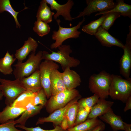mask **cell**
<instances>
[{
  "instance_id": "cell-34",
  "label": "cell",
  "mask_w": 131,
  "mask_h": 131,
  "mask_svg": "<svg viewBox=\"0 0 131 131\" xmlns=\"http://www.w3.org/2000/svg\"><path fill=\"white\" fill-rule=\"evenodd\" d=\"M90 111L83 108L79 107L74 126L85 121L87 118Z\"/></svg>"
},
{
  "instance_id": "cell-30",
  "label": "cell",
  "mask_w": 131,
  "mask_h": 131,
  "mask_svg": "<svg viewBox=\"0 0 131 131\" xmlns=\"http://www.w3.org/2000/svg\"><path fill=\"white\" fill-rule=\"evenodd\" d=\"M99 98L95 94L92 96L83 98L78 101L79 107L90 111L91 108L98 101Z\"/></svg>"
},
{
  "instance_id": "cell-15",
  "label": "cell",
  "mask_w": 131,
  "mask_h": 131,
  "mask_svg": "<svg viewBox=\"0 0 131 131\" xmlns=\"http://www.w3.org/2000/svg\"><path fill=\"white\" fill-rule=\"evenodd\" d=\"M63 80L66 89L72 90L80 85L81 82L80 76L75 71L67 68L62 72Z\"/></svg>"
},
{
  "instance_id": "cell-26",
  "label": "cell",
  "mask_w": 131,
  "mask_h": 131,
  "mask_svg": "<svg viewBox=\"0 0 131 131\" xmlns=\"http://www.w3.org/2000/svg\"><path fill=\"white\" fill-rule=\"evenodd\" d=\"M103 123L97 118L87 119L83 123L68 129L67 131H88Z\"/></svg>"
},
{
  "instance_id": "cell-24",
  "label": "cell",
  "mask_w": 131,
  "mask_h": 131,
  "mask_svg": "<svg viewBox=\"0 0 131 131\" xmlns=\"http://www.w3.org/2000/svg\"><path fill=\"white\" fill-rule=\"evenodd\" d=\"M115 6L111 10L106 11L99 12L95 15L97 16L112 12H117L120 13L121 16L129 17L131 19V5L125 3L123 0H116Z\"/></svg>"
},
{
  "instance_id": "cell-25",
  "label": "cell",
  "mask_w": 131,
  "mask_h": 131,
  "mask_svg": "<svg viewBox=\"0 0 131 131\" xmlns=\"http://www.w3.org/2000/svg\"><path fill=\"white\" fill-rule=\"evenodd\" d=\"M16 60L13 54L11 55L7 51L0 59V72L4 75L12 74L13 71L12 65Z\"/></svg>"
},
{
  "instance_id": "cell-1",
  "label": "cell",
  "mask_w": 131,
  "mask_h": 131,
  "mask_svg": "<svg viewBox=\"0 0 131 131\" xmlns=\"http://www.w3.org/2000/svg\"><path fill=\"white\" fill-rule=\"evenodd\" d=\"M58 48L57 52L52 51L51 53L45 51H42V59L58 63L64 71L66 68L75 67L80 64L78 59L71 57L72 51L69 45H62Z\"/></svg>"
},
{
  "instance_id": "cell-2",
  "label": "cell",
  "mask_w": 131,
  "mask_h": 131,
  "mask_svg": "<svg viewBox=\"0 0 131 131\" xmlns=\"http://www.w3.org/2000/svg\"><path fill=\"white\" fill-rule=\"evenodd\" d=\"M111 74L105 71L90 76L89 87L90 91L99 98H107L109 95Z\"/></svg>"
},
{
  "instance_id": "cell-23",
  "label": "cell",
  "mask_w": 131,
  "mask_h": 131,
  "mask_svg": "<svg viewBox=\"0 0 131 131\" xmlns=\"http://www.w3.org/2000/svg\"><path fill=\"white\" fill-rule=\"evenodd\" d=\"M44 106L41 105L35 106L30 105L21 114L20 117L15 120L16 124L19 123L22 126H25L27 120L30 118L38 114Z\"/></svg>"
},
{
  "instance_id": "cell-11",
  "label": "cell",
  "mask_w": 131,
  "mask_h": 131,
  "mask_svg": "<svg viewBox=\"0 0 131 131\" xmlns=\"http://www.w3.org/2000/svg\"><path fill=\"white\" fill-rule=\"evenodd\" d=\"M81 97V96L72 100L65 106L55 110L48 117L39 118L36 124H42L45 122H51L55 126L57 125L60 126L68 108L73 104L78 101Z\"/></svg>"
},
{
  "instance_id": "cell-40",
  "label": "cell",
  "mask_w": 131,
  "mask_h": 131,
  "mask_svg": "<svg viewBox=\"0 0 131 131\" xmlns=\"http://www.w3.org/2000/svg\"><path fill=\"white\" fill-rule=\"evenodd\" d=\"M124 130L125 131H131V124L123 122Z\"/></svg>"
},
{
  "instance_id": "cell-39",
  "label": "cell",
  "mask_w": 131,
  "mask_h": 131,
  "mask_svg": "<svg viewBox=\"0 0 131 131\" xmlns=\"http://www.w3.org/2000/svg\"><path fill=\"white\" fill-rule=\"evenodd\" d=\"M125 103L126 105L123 110L125 112L131 109V96L128 98Z\"/></svg>"
},
{
  "instance_id": "cell-20",
  "label": "cell",
  "mask_w": 131,
  "mask_h": 131,
  "mask_svg": "<svg viewBox=\"0 0 131 131\" xmlns=\"http://www.w3.org/2000/svg\"><path fill=\"white\" fill-rule=\"evenodd\" d=\"M35 95V92L26 90L18 96L11 106L26 109L30 105H33Z\"/></svg>"
},
{
  "instance_id": "cell-32",
  "label": "cell",
  "mask_w": 131,
  "mask_h": 131,
  "mask_svg": "<svg viewBox=\"0 0 131 131\" xmlns=\"http://www.w3.org/2000/svg\"><path fill=\"white\" fill-rule=\"evenodd\" d=\"M108 13V15L104 19L101 27L108 31L113 25L114 22L117 18L121 16L120 13L117 12H112Z\"/></svg>"
},
{
  "instance_id": "cell-10",
  "label": "cell",
  "mask_w": 131,
  "mask_h": 131,
  "mask_svg": "<svg viewBox=\"0 0 131 131\" xmlns=\"http://www.w3.org/2000/svg\"><path fill=\"white\" fill-rule=\"evenodd\" d=\"M127 34L126 43L123 49V54L120 59V72L125 79L130 78L131 68V25Z\"/></svg>"
},
{
  "instance_id": "cell-37",
  "label": "cell",
  "mask_w": 131,
  "mask_h": 131,
  "mask_svg": "<svg viewBox=\"0 0 131 131\" xmlns=\"http://www.w3.org/2000/svg\"><path fill=\"white\" fill-rule=\"evenodd\" d=\"M60 126L64 130H66L68 129V121L65 115L61 122Z\"/></svg>"
},
{
  "instance_id": "cell-16",
  "label": "cell",
  "mask_w": 131,
  "mask_h": 131,
  "mask_svg": "<svg viewBox=\"0 0 131 131\" xmlns=\"http://www.w3.org/2000/svg\"><path fill=\"white\" fill-rule=\"evenodd\" d=\"M98 117L101 120L109 124L114 131L124 130L123 121L121 117L116 115L111 108Z\"/></svg>"
},
{
  "instance_id": "cell-29",
  "label": "cell",
  "mask_w": 131,
  "mask_h": 131,
  "mask_svg": "<svg viewBox=\"0 0 131 131\" xmlns=\"http://www.w3.org/2000/svg\"><path fill=\"white\" fill-rule=\"evenodd\" d=\"M78 108V101H77L71 105L66 111L65 115L68 120V129L74 126Z\"/></svg>"
},
{
  "instance_id": "cell-22",
  "label": "cell",
  "mask_w": 131,
  "mask_h": 131,
  "mask_svg": "<svg viewBox=\"0 0 131 131\" xmlns=\"http://www.w3.org/2000/svg\"><path fill=\"white\" fill-rule=\"evenodd\" d=\"M45 0L41 1L37 12V20H40L48 23L52 21V17L55 14L52 12L50 8L48 5Z\"/></svg>"
},
{
  "instance_id": "cell-33",
  "label": "cell",
  "mask_w": 131,
  "mask_h": 131,
  "mask_svg": "<svg viewBox=\"0 0 131 131\" xmlns=\"http://www.w3.org/2000/svg\"><path fill=\"white\" fill-rule=\"evenodd\" d=\"M47 98L45 91L42 88L35 92L33 105L35 106L41 105L45 106L47 102Z\"/></svg>"
},
{
  "instance_id": "cell-36",
  "label": "cell",
  "mask_w": 131,
  "mask_h": 131,
  "mask_svg": "<svg viewBox=\"0 0 131 131\" xmlns=\"http://www.w3.org/2000/svg\"><path fill=\"white\" fill-rule=\"evenodd\" d=\"M16 124L14 120H10L7 122L0 124V131H23L15 127Z\"/></svg>"
},
{
  "instance_id": "cell-28",
  "label": "cell",
  "mask_w": 131,
  "mask_h": 131,
  "mask_svg": "<svg viewBox=\"0 0 131 131\" xmlns=\"http://www.w3.org/2000/svg\"><path fill=\"white\" fill-rule=\"evenodd\" d=\"M7 11L10 13L14 17L17 28H20L21 25L17 19V15L20 12L15 11L12 8L9 0H0V13L4 11Z\"/></svg>"
},
{
  "instance_id": "cell-18",
  "label": "cell",
  "mask_w": 131,
  "mask_h": 131,
  "mask_svg": "<svg viewBox=\"0 0 131 131\" xmlns=\"http://www.w3.org/2000/svg\"><path fill=\"white\" fill-rule=\"evenodd\" d=\"M113 102L99 98L98 101L91 108L87 119L97 118L106 112L111 108Z\"/></svg>"
},
{
  "instance_id": "cell-12",
  "label": "cell",
  "mask_w": 131,
  "mask_h": 131,
  "mask_svg": "<svg viewBox=\"0 0 131 131\" xmlns=\"http://www.w3.org/2000/svg\"><path fill=\"white\" fill-rule=\"evenodd\" d=\"M50 6L51 9L55 10L56 13L53 16L55 19L57 20L59 16L61 15L66 21H71L73 18L71 15L70 12L74 3L72 0H68L65 4H59L55 0H45Z\"/></svg>"
},
{
  "instance_id": "cell-4",
  "label": "cell",
  "mask_w": 131,
  "mask_h": 131,
  "mask_svg": "<svg viewBox=\"0 0 131 131\" xmlns=\"http://www.w3.org/2000/svg\"><path fill=\"white\" fill-rule=\"evenodd\" d=\"M42 51L31 52L28 58L25 62H17L14 65L15 68L13 74L16 79H21L27 77L39 69L42 60Z\"/></svg>"
},
{
  "instance_id": "cell-9",
  "label": "cell",
  "mask_w": 131,
  "mask_h": 131,
  "mask_svg": "<svg viewBox=\"0 0 131 131\" xmlns=\"http://www.w3.org/2000/svg\"><path fill=\"white\" fill-rule=\"evenodd\" d=\"M87 6L83 11L80 12L73 19L85 16H89L91 14L97 12H100L109 10L116 5V3L113 0H86Z\"/></svg>"
},
{
  "instance_id": "cell-35",
  "label": "cell",
  "mask_w": 131,
  "mask_h": 131,
  "mask_svg": "<svg viewBox=\"0 0 131 131\" xmlns=\"http://www.w3.org/2000/svg\"><path fill=\"white\" fill-rule=\"evenodd\" d=\"M15 127L24 129L25 131H67V130H65L63 129L59 125H57L55 127L54 129L50 130L43 129L39 126L35 127H28L25 126H21L20 124L16 125Z\"/></svg>"
},
{
  "instance_id": "cell-19",
  "label": "cell",
  "mask_w": 131,
  "mask_h": 131,
  "mask_svg": "<svg viewBox=\"0 0 131 131\" xmlns=\"http://www.w3.org/2000/svg\"><path fill=\"white\" fill-rule=\"evenodd\" d=\"M25 109L11 106H6L0 112V123L14 120L21 115Z\"/></svg>"
},
{
  "instance_id": "cell-14",
  "label": "cell",
  "mask_w": 131,
  "mask_h": 131,
  "mask_svg": "<svg viewBox=\"0 0 131 131\" xmlns=\"http://www.w3.org/2000/svg\"><path fill=\"white\" fill-rule=\"evenodd\" d=\"M38 46L36 41L31 37H29L25 41L23 46L16 50L14 56L17 62H23L31 52H36Z\"/></svg>"
},
{
  "instance_id": "cell-6",
  "label": "cell",
  "mask_w": 131,
  "mask_h": 131,
  "mask_svg": "<svg viewBox=\"0 0 131 131\" xmlns=\"http://www.w3.org/2000/svg\"><path fill=\"white\" fill-rule=\"evenodd\" d=\"M0 90L6 98V106H11L22 93L26 90L20 80H10L0 78Z\"/></svg>"
},
{
  "instance_id": "cell-13",
  "label": "cell",
  "mask_w": 131,
  "mask_h": 131,
  "mask_svg": "<svg viewBox=\"0 0 131 131\" xmlns=\"http://www.w3.org/2000/svg\"><path fill=\"white\" fill-rule=\"evenodd\" d=\"M94 35L103 46L110 47L115 46L123 49L124 47V45L120 41L112 36L108 31L101 26Z\"/></svg>"
},
{
  "instance_id": "cell-3",
  "label": "cell",
  "mask_w": 131,
  "mask_h": 131,
  "mask_svg": "<svg viewBox=\"0 0 131 131\" xmlns=\"http://www.w3.org/2000/svg\"><path fill=\"white\" fill-rule=\"evenodd\" d=\"M109 96L113 99L125 103L131 96V78L124 79L120 75L111 74Z\"/></svg>"
},
{
  "instance_id": "cell-41",
  "label": "cell",
  "mask_w": 131,
  "mask_h": 131,
  "mask_svg": "<svg viewBox=\"0 0 131 131\" xmlns=\"http://www.w3.org/2000/svg\"><path fill=\"white\" fill-rule=\"evenodd\" d=\"M3 96V95L2 94V92L0 90V101L2 100Z\"/></svg>"
},
{
  "instance_id": "cell-7",
  "label": "cell",
  "mask_w": 131,
  "mask_h": 131,
  "mask_svg": "<svg viewBox=\"0 0 131 131\" xmlns=\"http://www.w3.org/2000/svg\"><path fill=\"white\" fill-rule=\"evenodd\" d=\"M85 20V18L83 17L82 20L79 22L76 25L71 27L66 28L61 27L60 25V20L57 19L56 21L59 27L58 30L57 31L54 30L53 31L52 39L55 41L51 45V49L58 48L62 45L65 41L68 39H75L79 37L81 33L78 30Z\"/></svg>"
},
{
  "instance_id": "cell-5",
  "label": "cell",
  "mask_w": 131,
  "mask_h": 131,
  "mask_svg": "<svg viewBox=\"0 0 131 131\" xmlns=\"http://www.w3.org/2000/svg\"><path fill=\"white\" fill-rule=\"evenodd\" d=\"M81 96L78 90L75 89H66L50 96L45 106L46 110L51 114L65 106L71 101Z\"/></svg>"
},
{
  "instance_id": "cell-27",
  "label": "cell",
  "mask_w": 131,
  "mask_h": 131,
  "mask_svg": "<svg viewBox=\"0 0 131 131\" xmlns=\"http://www.w3.org/2000/svg\"><path fill=\"white\" fill-rule=\"evenodd\" d=\"M107 15L108 13L104 14L97 19L92 21L83 26L82 29V31L90 35H94L99 27L101 26L104 19Z\"/></svg>"
},
{
  "instance_id": "cell-31",
  "label": "cell",
  "mask_w": 131,
  "mask_h": 131,
  "mask_svg": "<svg viewBox=\"0 0 131 131\" xmlns=\"http://www.w3.org/2000/svg\"><path fill=\"white\" fill-rule=\"evenodd\" d=\"M33 29L38 35L43 37L49 33L50 27L48 23L40 20H37L34 23Z\"/></svg>"
},
{
  "instance_id": "cell-38",
  "label": "cell",
  "mask_w": 131,
  "mask_h": 131,
  "mask_svg": "<svg viewBox=\"0 0 131 131\" xmlns=\"http://www.w3.org/2000/svg\"><path fill=\"white\" fill-rule=\"evenodd\" d=\"M105 124L103 123L97 126L93 129L88 131H102L105 130Z\"/></svg>"
},
{
  "instance_id": "cell-21",
  "label": "cell",
  "mask_w": 131,
  "mask_h": 131,
  "mask_svg": "<svg viewBox=\"0 0 131 131\" xmlns=\"http://www.w3.org/2000/svg\"><path fill=\"white\" fill-rule=\"evenodd\" d=\"M66 89L63 80L61 72L58 69L55 70L52 72L51 77V96Z\"/></svg>"
},
{
  "instance_id": "cell-17",
  "label": "cell",
  "mask_w": 131,
  "mask_h": 131,
  "mask_svg": "<svg viewBox=\"0 0 131 131\" xmlns=\"http://www.w3.org/2000/svg\"><path fill=\"white\" fill-rule=\"evenodd\" d=\"M20 80L26 90L35 93L42 88L40 82L39 69L29 76L23 78Z\"/></svg>"
},
{
  "instance_id": "cell-8",
  "label": "cell",
  "mask_w": 131,
  "mask_h": 131,
  "mask_svg": "<svg viewBox=\"0 0 131 131\" xmlns=\"http://www.w3.org/2000/svg\"><path fill=\"white\" fill-rule=\"evenodd\" d=\"M59 66L55 62L44 60L41 62L39 70L41 85L46 94L47 98L51 96L50 92L51 77L54 71L58 69Z\"/></svg>"
}]
</instances>
